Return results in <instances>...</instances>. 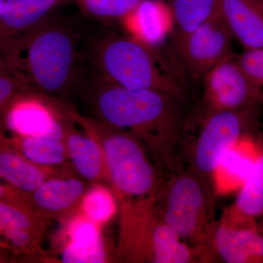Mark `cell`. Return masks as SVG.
<instances>
[{
	"mask_svg": "<svg viewBox=\"0 0 263 263\" xmlns=\"http://www.w3.org/2000/svg\"><path fill=\"white\" fill-rule=\"evenodd\" d=\"M257 157V143L243 135L223 156L214 176L216 195L240 190Z\"/></svg>",
	"mask_w": 263,
	"mask_h": 263,
	"instance_id": "17",
	"label": "cell"
},
{
	"mask_svg": "<svg viewBox=\"0 0 263 263\" xmlns=\"http://www.w3.org/2000/svg\"><path fill=\"white\" fill-rule=\"evenodd\" d=\"M5 262V259L3 258V257H1V256H0V262Z\"/></svg>",
	"mask_w": 263,
	"mask_h": 263,
	"instance_id": "33",
	"label": "cell"
},
{
	"mask_svg": "<svg viewBox=\"0 0 263 263\" xmlns=\"http://www.w3.org/2000/svg\"><path fill=\"white\" fill-rule=\"evenodd\" d=\"M262 216H263V214ZM258 227H259V230H260L261 231H262L263 233V221L262 222V224H260V226H259V224H258Z\"/></svg>",
	"mask_w": 263,
	"mask_h": 263,
	"instance_id": "32",
	"label": "cell"
},
{
	"mask_svg": "<svg viewBox=\"0 0 263 263\" xmlns=\"http://www.w3.org/2000/svg\"><path fill=\"white\" fill-rule=\"evenodd\" d=\"M203 117L219 112L254 108L260 103L258 91L237 62L228 57L204 76Z\"/></svg>",
	"mask_w": 263,
	"mask_h": 263,
	"instance_id": "8",
	"label": "cell"
},
{
	"mask_svg": "<svg viewBox=\"0 0 263 263\" xmlns=\"http://www.w3.org/2000/svg\"><path fill=\"white\" fill-rule=\"evenodd\" d=\"M6 0H0V11H1L2 8H3V5H4Z\"/></svg>",
	"mask_w": 263,
	"mask_h": 263,
	"instance_id": "31",
	"label": "cell"
},
{
	"mask_svg": "<svg viewBox=\"0 0 263 263\" xmlns=\"http://www.w3.org/2000/svg\"><path fill=\"white\" fill-rule=\"evenodd\" d=\"M253 109L219 112L204 117L201 131L187 155L188 170L202 185L212 216L216 197V169L224 154L245 135Z\"/></svg>",
	"mask_w": 263,
	"mask_h": 263,
	"instance_id": "7",
	"label": "cell"
},
{
	"mask_svg": "<svg viewBox=\"0 0 263 263\" xmlns=\"http://www.w3.org/2000/svg\"><path fill=\"white\" fill-rule=\"evenodd\" d=\"M64 233L65 243L61 250V262L102 263L108 254L102 235L101 226L78 212L66 219Z\"/></svg>",
	"mask_w": 263,
	"mask_h": 263,
	"instance_id": "14",
	"label": "cell"
},
{
	"mask_svg": "<svg viewBox=\"0 0 263 263\" xmlns=\"http://www.w3.org/2000/svg\"><path fill=\"white\" fill-rule=\"evenodd\" d=\"M0 201L10 202L27 209H34L28 195L12 186L0 175Z\"/></svg>",
	"mask_w": 263,
	"mask_h": 263,
	"instance_id": "29",
	"label": "cell"
},
{
	"mask_svg": "<svg viewBox=\"0 0 263 263\" xmlns=\"http://www.w3.org/2000/svg\"><path fill=\"white\" fill-rule=\"evenodd\" d=\"M25 89L18 79L0 66V115L21 90Z\"/></svg>",
	"mask_w": 263,
	"mask_h": 263,
	"instance_id": "28",
	"label": "cell"
},
{
	"mask_svg": "<svg viewBox=\"0 0 263 263\" xmlns=\"http://www.w3.org/2000/svg\"><path fill=\"white\" fill-rule=\"evenodd\" d=\"M1 117L0 124L11 133L63 140L67 116L57 99L21 90Z\"/></svg>",
	"mask_w": 263,
	"mask_h": 263,
	"instance_id": "9",
	"label": "cell"
},
{
	"mask_svg": "<svg viewBox=\"0 0 263 263\" xmlns=\"http://www.w3.org/2000/svg\"><path fill=\"white\" fill-rule=\"evenodd\" d=\"M156 198L117 200V262L195 263L213 260L214 255L209 247L184 243L164 222L156 208Z\"/></svg>",
	"mask_w": 263,
	"mask_h": 263,
	"instance_id": "3",
	"label": "cell"
},
{
	"mask_svg": "<svg viewBox=\"0 0 263 263\" xmlns=\"http://www.w3.org/2000/svg\"><path fill=\"white\" fill-rule=\"evenodd\" d=\"M94 89L99 121L136 137L164 174L184 168L189 118L183 104L160 91L127 89L98 79Z\"/></svg>",
	"mask_w": 263,
	"mask_h": 263,
	"instance_id": "1",
	"label": "cell"
},
{
	"mask_svg": "<svg viewBox=\"0 0 263 263\" xmlns=\"http://www.w3.org/2000/svg\"><path fill=\"white\" fill-rule=\"evenodd\" d=\"M0 175L29 196L46 180L61 176L63 172L57 167L34 163L13 148L0 144Z\"/></svg>",
	"mask_w": 263,
	"mask_h": 263,
	"instance_id": "18",
	"label": "cell"
},
{
	"mask_svg": "<svg viewBox=\"0 0 263 263\" xmlns=\"http://www.w3.org/2000/svg\"><path fill=\"white\" fill-rule=\"evenodd\" d=\"M164 222L181 239L195 247H209L213 216L202 185L189 170L167 176L155 200Z\"/></svg>",
	"mask_w": 263,
	"mask_h": 263,
	"instance_id": "6",
	"label": "cell"
},
{
	"mask_svg": "<svg viewBox=\"0 0 263 263\" xmlns=\"http://www.w3.org/2000/svg\"><path fill=\"white\" fill-rule=\"evenodd\" d=\"M61 105L67 117L101 146L108 181L117 200L157 197L168 175L150 160L144 146L136 137L84 117L64 102Z\"/></svg>",
	"mask_w": 263,
	"mask_h": 263,
	"instance_id": "4",
	"label": "cell"
},
{
	"mask_svg": "<svg viewBox=\"0 0 263 263\" xmlns=\"http://www.w3.org/2000/svg\"><path fill=\"white\" fill-rule=\"evenodd\" d=\"M0 144L13 148L27 160L40 165L56 167L65 163L68 159L63 140L24 136L14 133L8 136L1 124Z\"/></svg>",
	"mask_w": 263,
	"mask_h": 263,
	"instance_id": "21",
	"label": "cell"
},
{
	"mask_svg": "<svg viewBox=\"0 0 263 263\" xmlns=\"http://www.w3.org/2000/svg\"><path fill=\"white\" fill-rule=\"evenodd\" d=\"M216 0H169L178 30V51L181 55L189 36L211 15Z\"/></svg>",
	"mask_w": 263,
	"mask_h": 263,
	"instance_id": "22",
	"label": "cell"
},
{
	"mask_svg": "<svg viewBox=\"0 0 263 263\" xmlns=\"http://www.w3.org/2000/svg\"><path fill=\"white\" fill-rule=\"evenodd\" d=\"M59 0H6L0 11V66L24 34L58 7Z\"/></svg>",
	"mask_w": 263,
	"mask_h": 263,
	"instance_id": "12",
	"label": "cell"
},
{
	"mask_svg": "<svg viewBox=\"0 0 263 263\" xmlns=\"http://www.w3.org/2000/svg\"><path fill=\"white\" fill-rule=\"evenodd\" d=\"M87 190L80 179L58 176L46 180L29 197L35 212L46 220L64 221L79 212Z\"/></svg>",
	"mask_w": 263,
	"mask_h": 263,
	"instance_id": "13",
	"label": "cell"
},
{
	"mask_svg": "<svg viewBox=\"0 0 263 263\" xmlns=\"http://www.w3.org/2000/svg\"><path fill=\"white\" fill-rule=\"evenodd\" d=\"M263 214V131L257 143V157L233 207L224 215L238 223L256 222Z\"/></svg>",
	"mask_w": 263,
	"mask_h": 263,
	"instance_id": "20",
	"label": "cell"
},
{
	"mask_svg": "<svg viewBox=\"0 0 263 263\" xmlns=\"http://www.w3.org/2000/svg\"><path fill=\"white\" fill-rule=\"evenodd\" d=\"M99 79L130 89L153 90L184 105L186 89L179 73L152 46L136 38L108 36L91 48Z\"/></svg>",
	"mask_w": 263,
	"mask_h": 263,
	"instance_id": "5",
	"label": "cell"
},
{
	"mask_svg": "<svg viewBox=\"0 0 263 263\" xmlns=\"http://www.w3.org/2000/svg\"><path fill=\"white\" fill-rule=\"evenodd\" d=\"M142 0H59L58 6L75 5L81 13L93 20L108 22L123 19Z\"/></svg>",
	"mask_w": 263,
	"mask_h": 263,
	"instance_id": "24",
	"label": "cell"
},
{
	"mask_svg": "<svg viewBox=\"0 0 263 263\" xmlns=\"http://www.w3.org/2000/svg\"><path fill=\"white\" fill-rule=\"evenodd\" d=\"M235 59L255 86L263 103V49L245 50Z\"/></svg>",
	"mask_w": 263,
	"mask_h": 263,
	"instance_id": "27",
	"label": "cell"
},
{
	"mask_svg": "<svg viewBox=\"0 0 263 263\" xmlns=\"http://www.w3.org/2000/svg\"><path fill=\"white\" fill-rule=\"evenodd\" d=\"M72 123L67 117L64 126L63 141L68 159L76 171L89 182L108 181L106 164L100 143L86 133L83 134L76 130Z\"/></svg>",
	"mask_w": 263,
	"mask_h": 263,
	"instance_id": "16",
	"label": "cell"
},
{
	"mask_svg": "<svg viewBox=\"0 0 263 263\" xmlns=\"http://www.w3.org/2000/svg\"><path fill=\"white\" fill-rule=\"evenodd\" d=\"M233 36L216 8L190 36L180 57L193 81H202L216 65L233 56Z\"/></svg>",
	"mask_w": 263,
	"mask_h": 263,
	"instance_id": "10",
	"label": "cell"
},
{
	"mask_svg": "<svg viewBox=\"0 0 263 263\" xmlns=\"http://www.w3.org/2000/svg\"><path fill=\"white\" fill-rule=\"evenodd\" d=\"M95 184L85 193L79 212L102 226L117 214V200L111 190L100 183Z\"/></svg>",
	"mask_w": 263,
	"mask_h": 263,
	"instance_id": "23",
	"label": "cell"
},
{
	"mask_svg": "<svg viewBox=\"0 0 263 263\" xmlns=\"http://www.w3.org/2000/svg\"><path fill=\"white\" fill-rule=\"evenodd\" d=\"M3 235L13 245L12 247L15 252H21L28 257H34L42 253L40 245L43 235L39 233L14 228H6Z\"/></svg>",
	"mask_w": 263,
	"mask_h": 263,
	"instance_id": "26",
	"label": "cell"
},
{
	"mask_svg": "<svg viewBox=\"0 0 263 263\" xmlns=\"http://www.w3.org/2000/svg\"><path fill=\"white\" fill-rule=\"evenodd\" d=\"M171 19L169 5L161 0H142L123 21L134 38L151 46L165 34Z\"/></svg>",
	"mask_w": 263,
	"mask_h": 263,
	"instance_id": "19",
	"label": "cell"
},
{
	"mask_svg": "<svg viewBox=\"0 0 263 263\" xmlns=\"http://www.w3.org/2000/svg\"><path fill=\"white\" fill-rule=\"evenodd\" d=\"M0 249H11V250L14 251L12 246L4 241H1V240H0Z\"/></svg>",
	"mask_w": 263,
	"mask_h": 263,
	"instance_id": "30",
	"label": "cell"
},
{
	"mask_svg": "<svg viewBox=\"0 0 263 263\" xmlns=\"http://www.w3.org/2000/svg\"><path fill=\"white\" fill-rule=\"evenodd\" d=\"M3 66L24 89L57 100L84 84L79 36L54 10L15 43Z\"/></svg>",
	"mask_w": 263,
	"mask_h": 263,
	"instance_id": "2",
	"label": "cell"
},
{
	"mask_svg": "<svg viewBox=\"0 0 263 263\" xmlns=\"http://www.w3.org/2000/svg\"><path fill=\"white\" fill-rule=\"evenodd\" d=\"M215 8L245 50L263 49V0H216Z\"/></svg>",
	"mask_w": 263,
	"mask_h": 263,
	"instance_id": "15",
	"label": "cell"
},
{
	"mask_svg": "<svg viewBox=\"0 0 263 263\" xmlns=\"http://www.w3.org/2000/svg\"><path fill=\"white\" fill-rule=\"evenodd\" d=\"M209 245L227 263H263V233L257 223L213 222Z\"/></svg>",
	"mask_w": 263,
	"mask_h": 263,
	"instance_id": "11",
	"label": "cell"
},
{
	"mask_svg": "<svg viewBox=\"0 0 263 263\" xmlns=\"http://www.w3.org/2000/svg\"><path fill=\"white\" fill-rule=\"evenodd\" d=\"M0 219L3 221L4 230L6 228H14L42 235L51 222L39 215L34 209L4 201H0Z\"/></svg>",
	"mask_w": 263,
	"mask_h": 263,
	"instance_id": "25",
	"label": "cell"
}]
</instances>
